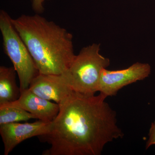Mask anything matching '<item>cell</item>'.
I'll return each mask as SVG.
<instances>
[{
    "mask_svg": "<svg viewBox=\"0 0 155 155\" xmlns=\"http://www.w3.org/2000/svg\"><path fill=\"white\" fill-rule=\"evenodd\" d=\"M40 74L61 75L75 58L73 36L65 28L39 14L12 19Z\"/></svg>",
    "mask_w": 155,
    "mask_h": 155,
    "instance_id": "cell-2",
    "label": "cell"
},
{
    "mask_svg": "<svg viewBox=\"0 0 155 155\" xmlns=\"http://www.w3.org/2000/svg\"></svg>",
    "mask_w": 155,
    "mask_h": 155,
    "instance_id": "cell-13",
    "label": "cell"
},
{
    "mask_svg": "<svg viewBox=\"0 0 155 155\" xmlns=\"http://www.w3.org/2000/svg\"><path fill=\"white\" fill-rule=\"evenodd\" d=\"M100 44L94 43L81 50L66 73L67 83L73 90L93 95L98 91L102 71L110 65V59L100 53Z\"/></svg>",
    "mask_w": 155,
    "mask_h": 155,
    "instance_id": "cell-3",
    "label": "cell"
},
{
    "mask_svg": "<svg viewBox=\"0 0 155 155\" xmlns=\"http://www.w3.org/2000/svg\"><path fill=\"white\" fill-rule=\"evenodd\" d=\"M29 90L38 96L55 102L58 104L66 99L73 89L67 83L64 74H39L31 81Z\"/></svg>",
    "mask_w": 155,
    "mask_h": 155,
    "instance_id": "cell-7",
    "label": "cell"
},
{
    "mask_svg": "<svg viewBox=\"0 0 155 155\" xmlns=\"http://www.w3.org/2000/svg\"><path fill=\"white\" fill-rule=\"evenodd\" d=\"M150 72L149 64L139 62L122 70L104 69L100 76L98 91L107 97L116 95L122 87L143 80L149 76Z\"/></svg>",
    "mask_w": 155,
    "mask_h": 155,
    "instance_id": "cell-5",
    "label": "cell"
},
{
    "mask_svg": "<svg viewBox=\"0 0 155 155\" xmlns=\"http://www.w3.org/2000/svg\"><path fill=\"white\" fill-rule=\"evenodd\" d=\"M107 97L72 91L60 104L48 130L38 137L51 145L43 155H100L108 143L122 138L116 112Z\"/></svg>",
    "mask_w": 155,
    "mask_h": 155,
    "instance_id": "cell-1",
    "label": "cell"
},
{
    "mask_svg": "<svg viewBox=\"0 0 155 155\" xmlns=\"http://www.w3.org/2000/svg\"><path fill=\"white\" fill-rule=\"evenodd\" d=\"M12 18L6 11L0 12V30L5 54L12 62L19 78L21 92L29 88L39 73L26 45L14 27Z\"/></svg>",
    "mask_w": 155,
    "mask_h": 155,
    "instance_id": "cell-4",
    "label": "cell"
},
{
    "mask_svg": "<svg viewBox=\"0 0 155 155\" xmlns=\"http://www.w3.org/2000/svg\"><path fill=\"white\" fill-rule=\"evenodd\" d=\"M37 119L36 116L22 108L15 107H0V125Z\"/></svg>",
    "mask_w": 155,
    "mask_h": 155,
    "instance_id": "cell-10",
    "label": "cell"
},
{
    "mask_svg": "<svg viewBox=\"0 0 155 155\" xmlns=\"http://www.w3.org/2000/svg\"><path fill=\"white\" fill-rule=\"evenodd\" d=\"M16 74L14 67H0V106L19 98L21 91L16 83Z\"/></svg>",
    "mask_w": 155,
    "mask_h": 155,
    "instance_id": "cell-9",
    "label": "cell"
},
{
    "mask_svg": "<svg viewBox=\"0 0 155 155\" xmlns=\"http://www.w3.org/2000/svg\"><path fill=\"white\" fill-rule=\"evenodd\" d=\"M2 107L22 108L36 116L39 120L48 122H52L60 110L58 104L38 96L28 88L21 92L20 97L17 101L0 106Z\"/></svg>",
    "mask_w": 155,
    "mask_h": 155,
    "instance_id": "cell-8",
    "label": "cell"
},
{
    "mask_svg": "<svg viewBox=\"0 0 155 155\" xmlns=\"http://www.w3.org/2000/svg\"><path fill=\"white\" fill-rule=\"evenodd\" d=\"M45 0H31L32 8L37 14H42L44 11V4Z\"/></svg>",
    "mask_w": 155,
    "mask_h": 155,
    "instance_id": "cell-11",
    "label": "cell"
},
{
    "mask_svg": "<svg viewBox=\"0 0 155 155\" xmlns=\"http://www.w3.org/2000/svg\"><path fill=\"white\" fill-rule=\"evenodd\" d=\"M149 138L147 142L146 149L148 148L151 146L155 145V123H152L150 129Z\"/></svg>",
    "mask_w": 155,
    "mask_h": 155,
    "instance_id": "cell-12",
    "label": "cell"
},
{
    "mask_svg": "<svg viewBox=\"0 0 155 155\" xmlns=\"http://www.w3.org/2000/svg\"><path fill=\"white\" fill-rule=\"evenodd\" d=\"M51 122L39 120L32 123L14 122L0 125V134L4 145V155H8L22 142L45 134L48 130Z\"/></svg>",
    "mask_w": 155,
    "mask_h": 155,
    "instance_id": "cell-6",
    "label": "cell"
}]
</instances>
